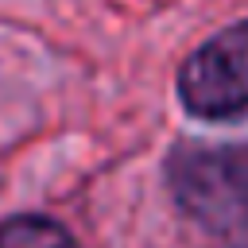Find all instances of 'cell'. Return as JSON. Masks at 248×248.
I'll list each match as a JSON object with an SVG mask.
<instances>
[{
    "label": "cell",
    "instance_id": "obj_1",
    "mask_svg": "<svg viewBox=\"0 0 248 248\" xmlns=\"http://www.w3.org/2000/svg\"><path fill=\"white\" fill-rule=\"evenodd\" d=\"M174 205L209 236L248 248V143H182L167 155Z\"/></svg>",
    "mask_w": 248,
    "mask_h": 248
},
{
    "label": "cell",
    "instance_id": "obj_2",
    "mask_svg": "<svg viewBox=\"0 0 248 248\" xmlns=\"http://www.w3.org/2000/svg\"><path fill=\"white\" fill-rule=\"evenodd\" d=\"M174 93L194 120L229 124L248 116V16L213 31L182 58Z\"/></svg>",
    "mask_w": 248,
    "mask_h": 248
},
{
    "label": "cell",
    "instance_id": "obj_3",
    "mask_svg": "<svg viewBox=\"0 0 248 248\" xmlns=\"http://www.w3.org/2000/svg\"><path fill=\"white\" fill-rule=\"evenodd\" d=\"M0 248H78V240L54 217L19 213L0 221Z\"/></svg>",
    "mask_w": 248,
    "mask_h": 248
}]
</instances>
